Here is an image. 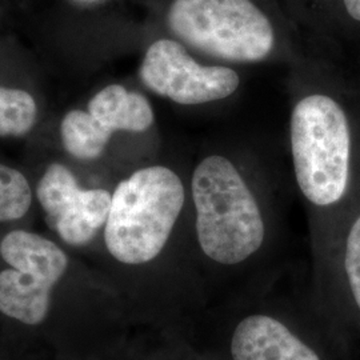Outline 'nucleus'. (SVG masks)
I'll return each mask as SVG.
<instances>
[{"instance_id": "4468645a", "label": "nucleus", "mask_w": 360, "mask_h": 360, "mask_svg": "<svg viewBox=\"0 0 360 360\" xmlns=\"http://www.w3.org/2000/svg\"><path fill=\"white\" fill-rule=\"evenodd\" d=\"M348 15L360 22V0H343Z\"/></svg>"}, {"instance_id": "ddd939ff", "label": "nucleus", "mask_w": 360, "mask_h": 360, "mask_svg": "<svg viewBox=\"0 0 360 360\" xmlns=\"http://www.w3.org/2000/svg\"><path fill=\"white\" fill-rule=\"evenodd\" d=\"M345 267L351 292L360 309V217L354 221L348 233Z\"/></svg>"}, {"instance_id": "1a4fd4ad", "label": "nucleus", "mask_w": 360, "mask_h": 360, "mask_svg": "<svg viewBox=\"0 0 360 360\" xmlns=\"http://www.w3.org/2000/svg\"><path fill=\"white\" fill-rule=\"evenodd\" d=\"M89 112L108 132H144L154 124V110L142 94L120 84L99 91L89 103Z\"/></svg>"}, {"instance_id": "6e6552de", "label": "nucleus", "mask_w": 360, "mask_h": 360, "mask_svg": "<svg viewBox=\"0 0 360 360\" xmlns=\"http://www.w3.org/2000/svg\"><path fill=\"white\" fill-rule=\"evenodd\" d=\"M231 355L233 360H321L283 323L267 315H251L236 326Z\"/></svg>"}, {"instance_id": "7ed1b4c3", "label": "nucleus", "mask_w": 360, "mask_h": 360, "mask_svg": "<svg viewBox=\"0 0 360 360\" xmlns=\"http://www.w3.org/2000/svg\"><path fill=\"white\" fill-rule=\"evenodd\" d=\"M290 143L299 190L312 205L331 206L347 188L351 132L340 104L311 94L294 105Z\"/></svg>"}, {"instance_id": "0eeeda50", "label": "nucleus", "mask_w": 360, "mask_h": 360, "mask_svg": "<svg viewBox=\"0 0 360 360\" xmlns=\"http://www.w3.org/2000/svg\"><path fill=\"white\" fill-rule=\"evenodd\" d=\"M46 220L70 245H89L108 218L112 195L102 190H83L68 168L52 163L37 187Z\"/></svg>"}, {"instance_id": "9b49d317", "label": "nucleus", "mask_w": 360, "mask_h": 360, "mask_svg": "<svg viewBox=\"0 0 360 360\" xmlns=\"http://www.w3.org/2000/svg\"><path fill=\"white\" fill-rule=\"evenodd\" d=\"M38 108L25 90L0 87V136H23L37 120Z\"/></svg>"}, {"instance_id": "f8f14e48", "label": "nucleus", "mask_w": 360, "mask_h": 360, "mask_svg": "<svg viewBox=\"0 0 360 360\" xmlns=\"http://www.w3.org/2000/svg\"><path fill=\"white\" fill-rule=\"evenodd\" d=\"M32 193L25 175L0 165V223L23 218L31 207Z\"/></svg>"}, {"instance_id": "39448f33", "label": "nucleus", "mask_w": 360, "mask_h": 360, "mask_svg": "<svg viewBox=\"0 0 360 360\" xmlns=\"http://www.w3.org/2000/svg\"><path fill=\"white\" fill-rule=\"evenodd\" d=\"M0 255L10 266L0 272V312L27 326L44 322L51 292L65 276V251L34 232H8L0 243Z\"/></svg>"}, {"instance_id": "f257e3e1", "label": "nucleus", "mask_w": 360, "mask_h": 360, "mask_svg": "<svg viewBox=\"0 0 360 360\" xmlns=\"http://www.w3.org/2000/svg\"><path fill=\"white\" fill-rule=\"evenodd\" d=\"M196 235L202 251L220 264H239L262 247L266 226L257 198L231 160L208 155L191 179Z\"/></svg>"}, {"instance_id": "20e7f679", "label": "nucleus", "mask_w": 360, "mask_h": 360, "mask_svg": "<svg viewBox=\"0 0 360 360\" xmlns=\"http://www.w3.org/2000/svg\"><path fill=\"white\" fill-rule=\"evenodd\" d=\"M167 22L186 46L226 62L257 63L275 46L269 18L251 0H174Z\"/></svg>"}, {"instance_id": "f03ea898", "label": "nucleus", "mask_w": 360, "mask_h": 360, "mask_svg": "<svg viewBox=\"0 0 360 360\" xmlns=\"http://www.w3.org/2000/svg\"><path fill=\"white\" fill-rule=\"evenodd\" d=\"M184 200L178 174L165 166L141 168L122 180L104 224L108 252L124 264L154 260L167 245Z\"/></svg>"}, {"instance_id": "9d476101", "label": "nucleus", "mask_w": 360, "mask_h": 360, "mask_svg": "<svg viewBox=\"0 0 360 360\" xmlns=\"http://www.w3.org/2000/svg\"><path fill=\"white\" fill-rule=\"evenodd\" d=\"M60 136L65 151L80 160H94L103 154L112 134L104 129L89 111L74 110L63 117Z\"/></svg>"}, {"instance_id": "423d86ee", "label": "nucleus", "mask_w": 360, "mask_h": 360, "mask_svg": "<svg viewBox=\"0 0 360 360\" xmlns=\"http://www.w3.org/2000/svg\"><path fill=\"white\" fill-rule=\"evenodd\" d=\"M139 77L147 89L181 105L227 99L240 84L238 72L230 67L200 65L171 39H159L148 47Z\"/></svg>"}]
</instances>
